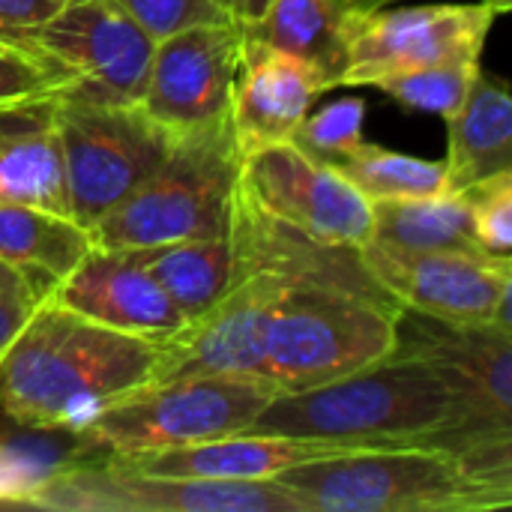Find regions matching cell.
<instances>
[{
	"label": "cell",
	"mask_w": 512,
	"mask_h": 512,
	"mask_svg": "<svg viewBox=\"0 0 512 512\" xmlns=\"http://www.w3.org/2000/svg\"><path fill=\"white\" fill-rule=\"evenodd\" d=\"M159 345L93 324L48 294L0 357V408L18 426L78 432L153 381Z\"/></svg>",
	"instance_id": "6da1fadb"
},
{
	"label": "cell",
	"mask_w": 512,
	"mask_h": 512,
	"mask_svg": "<svg viewBox=\"0 0 512 512\" xmlns=\"http://www.w3.org/2000/svg\"><path fill=\"white\" fill-rule=\"evenodd\" d=\"M453 402L432 366L393 351L330 384L279 393L246 432L324 441L348 450L426 444L450 423Z\"/></svg>",
	"instance_id": "7a4b0ae2"
},
{
	"label": "cell",
	"mask_w": 512,
	"mask_h": 512,
	"mask_svg": "<svg viewBox=\"0 0 512 512\" xmlns=\"http://www.w3.org/2000/svg\"><path fill=\"white\" fill-rule=\"evenodd\" d=\"M396 348L423 357L450 393L453 417L429 447L512 492V327L447 324L399 309Z\"/></svg>",
	"instance_id": "3957f363"
},
{
	"label": "cell",
	"mask_w": 512,
	"mask_h": 512,
	"mask_svg": "<svg viewBox=\"0 0 512 512\" xmlns=\"http://www.w3.org/2000/svg\"><path fill=\"white\" fill-rule=\"evenodd\" d=\"M276 483L306 512H489L512 504V492L426 444L318 456L282 471Z\"/></svg>",
	"instance_id": "277c9868"
},
{
	"label": "cell",
	"mask_w": 512,
	"mask_h": 512,
	"mask_svg": "<svg viewBox=\"0 0 512 512\" xmlns=\"http://www.w3.org/2000/svg\"><path fill=\"white\" fill-rule=\"evenodd\" d=\"M240 165L228 123L174 141L159 168L90 228L93 243L132 252L225 231Z\"/></svg>",
	"instance_id": "5b68a950"
},
{
	"label": "cell",
	"mask_w": 512,
	"mask_h": 512,
	"mask_svg": "<svg viewBox=\"0 0 512 512\" xmlns=\"http://www.w3.org/2000/svg\"><path fill=\"white\" fill-rule=\"evenodd\" d=\"M399 309L330 288H285L267 321L261 378L297 393L372 366L396 345Z\"/></svg>",
	"instance_id": "8992f818"
},
{
	"label": "cell",
	"mask_w": 512,
	"mask_h": 512,
	"mask_svg": "<svg viewBox=\"0 0 512 512\" xmlns=\"http://www.w3.org/2000/svg\"><path fill=\"white\" fill-rule=\"evenodd\" d=\"M279 390L255 375H192L147 384L72 432L84 453L135 456L246 432Z\"/></svg>",
	"instance_id": "52a82bcc"
},
{
	"label": "cell",
	"mask_w": 512,
	"mask_h": 512,
	"mask_svg": "<svg viewBox=\"0 0 512 512\" xmlns=\"http://www.w3.org/2000/svg\"><path fill=\"white\" fill-rule=\"evenodd\" d=\"M51 123L63 150L69 216L84 228L147 180L174 144L141 105L54 96Z\"/></svg>",
	"instance_id": "ba28073f"
},
{
	"label": "cell",
	"mask_w": 512,
	"mask_h": 512,
	"mask_svg": "<svg viewBox=\"0 0 512 512\" xmlns=\"http://www.w3.org/2000/svg\"><path fill=\"white\" fill-rule=\"evenodd\" d=\"M18 45L57 81L54 96L138 105L156 42L114 0H63Z\"/></svg>",
	"instance_id": "9c48e42d"
},
{
	"label": "cell",
	"mask_w": 512,
	"mask_h": 512,
	"mask_svg": "<svg viewBox=\"0 0 512 512\" xmlns=\"http://www.w3.org/2000/svg\"><path fill=\"white\" fill-rule=\"evenodd\" d=\"M27 507L57 512H306L276 480L156 477L111 456L48 468Z\"/></svg>",
	"instance_id": "30bf717a"
},
{
	"label": "cell",
	"mask_w": 512,
	"mask_h": 512,
	"mask_svg": "<svg viewBox=\"0 0 512 512\" xmlns=\"http://www.w3.org/2000/svg\"><path fill=\"white\" fill-rule=\"evenodd\" d=\"M504 12L495 0L360 9L348 12V57L342 87H372L378 78L435 63L483 60L486 39Z\"/></svg>",
	"instance_id": "8fae6325"
},
{
	"label": "cell",
	"mask_w": 512,
	"mask_h": 512,
	"mask_svg": "<svg viewBox=\"0 0 512 512\" xmlns=\"http://www.w3.org/2000/svg\"><path fill=\"white\" fill-rule=\"evenodd\" d=\"M366 270L402 306L447 324L512 327V258L480 252H411L381 243L360 246Z\"/></svg>",
	"instance_id": "7c38bea8"
},
{
	"label": "cell",
	"mask_w": 512,
	"mask_h": 512,
	"mask_svg": "<svg viewBox=\"0 0 512 512\" xmlns=\"http://www.w3.org/2000/svg\"><path fill=\"white\" fill-rule=\"evenodd\" d=\"M243 30L231 21L198 24L153 45L138 105L174 138L228 123Z\"/></svg>",
	"instance_id": "4fadbf2b"
},
{
	"label": "cell",
	"mask_w": 512,
	"mask_h": 512,
	"mask_svg": "<svg viewBox=\"0 0 512 512\" xmlns=\"http://www.w3.org/2000/svg\"><path fill=\"white\" fill-rule=\"evenodd\" d=\"M228 237L234 255V279L270 276L282 288H330L396 303L366 270L360 246L324 243L270 216L255 204L240 177L228 204Z\"/></svg>",
	"instance_id": "5bb4252c"
},
{
	"label": "cell",
	"mask_w": 512,
	"mask_h": 512,
	"mask_svg": "<svg viewBox=\"0 0 512 512\" xmlns=\"http://www.w3.org/2000/svg\"><path fill=\"white\" fill-rule=\"evenodd\" d=\"M240 180L261 210L315 240L363 246L372 234V204L357 186L291 141L243 159Z\"/></svg>",
	"instance_id": "9a60e30c"
},
{
	"label": "cell",
	"mask_w": 512,
	"mask_h": 512,
	"mask_svg": "<svg viewBox=\"0 0 512 512\" xmlns=\"http://www.w3.org/2000/svg\"><path fill=\"white\" fill-rule=\"evenodd\" d=\"M282 291L270 276H237L213 309L159 342V363L150 384L192 375L261 378L264 333Z\"/></svg>",
	"instance_id": "2e32d148"
},
{
	"label": "cell",
	"mask_w": 512,
	"mask_h": 512,
	"mask_svg": "<svg viewBox=\"0 0 512 512\" xmlns=\"http://www.w3.org/2000/svg\"><path fill=\"white\" fill-rule=\"evenodd\" d=\"M324 90L330 87L312 63L243 33L228 108V126L240 159L288 144Z\"/></svg>",
	"instance_id": "e0dca14e"
},
{
	"label": "cell",
	"mask_w": 512,
	"mask_h": 512,
	"mask_svg": "<svg viewBox=\"0 0 512 512\" xmlns=\"http://www.w3.org/2000/svg\"><path fill=\"white\" fill-rule=\"evenodd\" d=\"M48 297L93 324L156 345L186 327L168 294L126 249L93 246Z\"/></svg>",
	"instance_id": "ac0fdd59"
},
{
	"label": "cell",
	"mask_w": 512,
	"mask_h": 512,
	"mask_svg": "<svg viewBox=\"0 0 512 512\" xmlns=\"http://www.w3.org/2000/svg\"><path fill=\"white\" fill-rule=\"evenodd\" d=\"M348 447L324 444V441H300L282 435H258L237 432L201 444L135 453V456H111L141 474L156 477H189V480H276L282 471L303 465L318 456H333Z\"/></svg>",
	"instance_id": "d6986e66"
},
{
	"label": "cell",
	"mask_w": 512,
	"mask_h": 512,
	"mask_svg": "<svg viewBox=\"0 0 512 512\" xmlns=\"http://www.w3.org/2000/svg\"><path fill=\"white\" fill-rule=\"evenodd\" d=\"M447 186L465 192L474 183L512 171V99L504 84L477 75L462 108L447 120Z\"/></svg>",
	"instance_id": "ffe728a7"
},
{
	"label": "cell",
	"mask_w": 512,
	"mask_h": 512,
	"mask_svg": "<svg viewBox=\"0 0 512 512\" xmlns=\"http://www.w3.org/2000/svg\"><path fill=\"white\" fill-rule=\"evenodd\" d=\"M138 264L177 306L183 321H195L213 309L234 285V255L228 225L210 237L177 240L150 249H132Z\"/></svg>",
	"instance_id": "44dd1931"
},
{
	"label": "cell",
	"mask_w": 512,
	"mask_h": 512,
	"mask_svg": "<svg viewBox=\"0 0 512 512\" xmlns=\"http://www.w3.org/2000/svg\"><path fill=\"white\" fill-rule=\"evenodd\" d=\"M348 12L351 0H267L261 18L243 33L312 63L327 87H339L348 57Z\"/></svg>",
	"instance_id": "7402d4cb"
},
{
	"label": "cell",
	"mask_w": 512,
	"mask_h": 512,
	"mask_svg": "<svg viewBox=\"0 0 512 512\" xmlns=\"http://www.w3.org/2000/svg\"><path fill=\"white\" fill-rule=\"evenodd\" d=\"M93 234L69 213L0 204V261L42 279L51 291L93 249Z\"/></svg>",
	"instance_id": "603a6c76"
},
{
	"label": "cell",
	"mask_w": 512,
	"mask_h": 512,
	"mask_svg": "<svg viewBox=\"0 0 512 512\" xmlns=\"http://www.w3.org/2000/svg\"><path fill=\"white\" fill-rule=\"evenodd\" d=\"M372 243L411 249V252H480L471 225V207L465 192H438L423 198L372 201ZM366 240V243H369ZM495 258V255H492Z\"/></svg>",
	"instance_id": "cb8c5ba5"
},
{
	"label": "cell",
	"mask_w": 512,
	"mask_h": 512,
	"mask_svg": "<svg viewBox=\"0 0 512 512\" xmlns=\"http://www.w3.org/2000/svg\"><path fill=\"white\" fill-rule=\"evenodd\" d=\"M0 204L69 213L63 150L54 123L0 135Z\"/></svg>",
	"instance_id": "d4e9b609"
},
{
	"label": "cell",
	"mask_w": 512,
	"mask_h": 512,
	"mask_svg": "<svg viewBox=\"0 0 512 512\" xmlns=\"http://www.w3.org/2000/svg\"><path fill=\"white\" fill-rule=\"evenodd\" d=\"M336 168L357 186V192L372 201H399V198H423L450 192L447 186V165L444 159H417L381 144L363 141Z\"/></svg>",
	"instance_id": "484cf974"
},
{
	"label": "cell",
	"mask_w": 512,
	"mask_h": 512,
	"mask_svg": "<svg viewBox=\"0 0 512 512\" xmlns=\"http://www.w3.org/2000/svg\"><path fill=\"white\" fill-rule=\"evenodd\" d=\"M480 72H483V60L435 63V66L384 75L372 87L387 93L390 99H396L399 105L411 111H426V114H438L450 120L468 99Z\"/></svg>",
	"instance_id": "4316f807"
},
{
	"label": "cell",
	"mask_w": 512,
	"mask_h": 512,
	"mask_svg": "<svg viewBox=\"0 0 512 512\" xmlns=\"http://www.w3.org/2000/svg\"><path fill=\"white\" fill-rule=\"evenodd\" d=\"M363 123H366V102L357 96L336 99L318 111H309L303 123L297 126L291 144H297L303 153L336 165L345 159L351 150H357L363 138Z\"/></svg>",
	"instance_id": "83f0119b"
},
{
	"label": "cell",
	"mask_w": 512,
	"mask_h": 512,
	"mask_svg": "<svg viewBox=\"0 0 512 512\" xmlns=\"http://www.w3.org/2000/svg\"><path fill=\"white\" fill-rule=\"evenodd\" d=\"M471 207V225L480 249L495 258L512 252V171L492 174L465 189Z\"/></svg>",
	"instance_id": "f1b7e54d"
},
{
	"label": "cell",
	"mask_w": 512,
	"mask_h": 512,
	"mask_svg": "<svg viewBox=\"0 0 512 512\" xmlns=\"http://www.w3.org/2000/svg\"><path fill=\"white\" fill-rule=\"evenodd\" d=\"M153 42L180 30L228 21L216 0H114Z\"/></svg>",
	"instance_id": "f546056e"
},
{
	"label": "cell",
	"mask_w": 512,
	"mask_h": 512,
	"mask_svg": "<svg viewBox=\"0 0 512 512\" xmlns=\"http://www.w3.org/2000/svg\"><path fill=\"white\" fill-rule=\"evenodd\" d=\"M48 288L39 285L30 273L0 261V357L24 330L30 315L45 300Z\"/></svg>",
	"instance_id": "4dcf8cb0"
},
{
	"label": "cell",
	"mask_w": 512,
	"mask_h": 512,
	"mask_svg": "<svg viewBox=\"0 0 512 512\" xmlns=\"http://www.w3.org/2000/svg\"><path fill=\"white\" fill-rule=\"evenodd\" d=\"M57 93V81L24 51L0 48V105L51 99Z\"/></svg>",
	"instance_id": "1f68e13d"
},
{
	"label": "cell",
	"mask_w": 512,
	"mask_h": 512,
	"mask_svg": "<svg viewBox=\"0 0 512 512\" xmlns=\"http://www.w3.org/2000/svg\"><path fill=\"white\" fill-rule=\"evenodd\" d=\"M48 468H39L30 456L0 447V504H30Z\"/></svg>",
	"instance_id": "d6a6232c"
},
{
	"label": "cell",
	"mask_w": 512,
	"mask_h": 512,
	"mask_svg": "<svg viewBox=\"0 0 512 512\" xmlns=\"http://www.w3.org/2000/svg\"><path fill=\"white\" fill-rule=\"evenodd\" d=\"M60 6L63 0H0V36L18 45L27 30L39 27Z\"/></svg>",
	"instance_id": "836d02e7"
},
{
	"label": "cell",
	"mask_w": 512,
	"mask_h": 512,
	"mask_svg": "<svg viewBox=\"0 0 512 512\" xmlns=\"http://www.w3.org/2000/svg\"><path fill=\"white\" fill-rule=\"evenodd\" d=\"M51 99H30V102H15V105H0V135H12V132L48 123L51 120Z\"/></svg>",
	"instance_id": "e575fe53"
},
{
	"label": "cell",
	"mask_w": 512,
	"mask_h": 512,
	"mask_svg": "<svg viewBox=\"0 0 512 512\" xmlns=\"http://www.w3.org/2000/svg\"><path fill=\"white\" fill-rule=\"evenodd\" d=\"M216 3H219L222 15L231 24H237L240 30H249L267 6V0H216Z\"/></svg>",
	"instance_id": "d590c367"
},
{
	"label": "cell",
	"mask_w": 512,
	"mask_h": 512,
	"mask_svg": "<svg viewBox=\"0 0 512 512\" xmlns=\"http://www.w3.org/2000/svg\"><path fill=\"white\" fill-rule=\"evenodd\" d=\"M351 3L360 6V9H384V6H396L402 0H351Z\"/></svg>",
	"instance_id": "8d00e7d4"
},
{
	"label": "cell",
	"mask_w": 512,
	"mask_h": 512,
	"mask_svg": "<svg viewBox=\"0 0 512 512\" xmlns=\"http://www.w3.org/2000/svg\"><path fill=\"white\" fill-rule=\"evenodd\" d=\"M495 6H498V9H501L504 15H507V12L512 9V0H495Z\"/></svg>",
	"instance_id": "74e56055"
},
{
	"label": "cell",
	"mask_w": 512,
	"mask_h": 512,
	"mask_svg": "<svg viewBox=\"0 0 512 512\" xmlns=\"http://www.w3.org/2000/svg\"><path fill=\"white\" fill-rule=\"evenodd\" d=\"M0 48H15V51H21V48H18L15 42H9L6 36H0Z\"/></svg>",
	"instance_id": "f35d334b"
}]
</instances>
